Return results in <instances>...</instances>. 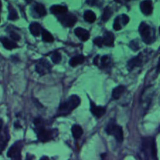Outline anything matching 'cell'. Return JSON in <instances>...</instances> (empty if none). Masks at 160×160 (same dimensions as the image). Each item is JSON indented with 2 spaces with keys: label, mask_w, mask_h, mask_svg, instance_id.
Masks as SVG:
<instances>
[{
  "label": "cell",
  "mask_w": 160,
  "mask_h": 160,
  "mask_svg": "<svg viewBox=\"0 0 160 160\" xmlns=\"http://www.w3.org/2000/svg\"><path fill=\"white\" fill-rule=\"evenodd\" d=\"M142 150L147 160H157V150L154 138H144L142 141Z\"/></svg>",
  "instance_id": "6da1fadb"
},
{
  "label": "cell",
  "mask_w": 160,
  "mask_h": 160,
  "mask_svg": "<svg viewBox=\"0 0 160 160\" xmlns=\"http://www.w3.org/2000/svg\"><path fill=\"white\" fill-rule=\"evenodd\" d=\"M139 33L142 40L145 44H152L156 41V32L153 28L145 22H142L139 26Z\"/></svg>",
  "instance_id": "7a4b0ae2"
},
{
  "label": "cell",
  "mask_w": 160,
  "mask_h": 160,
  "mask_svg": "<svg viewBox=\"0 0 160 160\" xmlns=\"http://www.w3.org/2000/svg\"><path fill=\"white\" fill-rule=\"evenodd\" d=\"M80 103H81V98L77 95H72L67 99V101L60 105L59 109V114L62 116L70 113L73 109L79 106Z\"/></svg>",
  "instance_id": "3957f363"
},
{
  "label": "cell",
  "mask_w": 160,
  "mask_h": 160,
  "mask_svg": "<svg viewBox=\"0 0 160 160\" xmlns=\"http://www.w3.org/2000/svg\"><path fill=\"white\" fill-rule=\"evenodd\" d=\"M106 131L107 132V134H112L117 139V142H119L120 143H121L123 141V132L122 128L116 125L112 121L107 125V127L106 128Z\"/></svg>",
  "instance_id": "277c9868"
},
{
  "label": "cell",
  "mask_w": 160,
  "mask_h": 160,
  "mask_svg": "<svg viewBox=\"0 0 160 160\" xmlns=\"http://www.w3.org/2000/svg\"><path fill=\"white\" fill-rule=\"evenodd\" d=\"M59 20L64 27L71 28L76 23L77 17L73 14H62L59 17Z\"/></svg>",
  "instance_id": "5b68a950"
},
{
  "label": "cell",
  "mask_w": 160,
  "mask_h": 160,
  "mask_svg": "<svg viewBox=\"0 0 160 160\" xmlns=\"http://www.w3.org/2000/svg\"><path fill=\"white\" fill-rule=\"evenodd\" d=\"M141 10L143 12V14L145 15L148 16L150 14H152L153 11V6H152V2L151 0H145V1L142 2L140 5Z\"/></svg>",
  "instance_id": "8992f818"
},
{
  "label": "cell",
  "mask_w": 160,
  "mask_h": 160,
  "mask_svg": "<svg viewBox=\"0 0 160 160\" xmlns=\"http://www.w3.org/2000/svg\"><path fill=\"white\" fill-rule=\"evenodd\" d=\"M91 112L93 114L95 117L100 118L102 117L106 112V109L104 107H101V106H97L93 102L91 101Z\"/></svg>",
  "instance_id": "52a82bcc"
},
{
  "label": "cell",
  "mask_w": 160,
  "mask_h": 160,
  "mask_svg": "<svg viewBox=\"0 0 160 160\" xmlns=\"http://www.w3.org/2000/svg\"><path fill=\"white\" fill-rule=\"evenodd\" d=\"M75 34L83 42L88 40L89 37H90V34L88 31L81 28H78L75 29Z\"/></svg>",
  "instance_id": "ba28073f"
},
{
  "label": "cell",
  "mask_w": 160,
  "mask_h": 160,
  "mask_svg": "<svg viewBox=\"0 0 160 160\" xmlns=\"http://www.w3.org/2000/svg\"><path fill=\"white\" fill-rule=\"evenodd\" d=\"M38 138L41 142H45L50 140L51 135H50V133L48 131H47L46 130L42 128L38 130Z\"/></svg>",
  "instance_id": "9c48e42d"
},
{
  "label": "cell",
  "mask_w": 160,
  "mask_h": 160,
  "mask_svg": "<svg viewBox=\"0 0 160 160\" xmlns=\"http://www.w3.org/2000/svg\"><path fill=\"white\" fill-rule=\"evenodd\" d=\"M142 59L141 58V56H137V57H134L133 59H130L128 62V67L130 70H132L133 69L135 68V67H139V66L142 65Z\"/></svg>",
  "instance_id": "30bf717a"
},
{
  "label": "cell",
  "mask_w": 160,
  "mask_h": 160,
  "mask_svg": "<svg viewBox=\"0 0 160 160\" xmlns=\"http://www.w3.org/2000/svg\"><path fill=\"white\" fill-rule=\"evenodd\" d=\"M52 13L56 14V15H62V14L67 13V8L64 6H60V5H56L52 6L50 9Z\"/></svg>",
  "instance_id": "8fae6325"
},
{
  "label": "cell",
  "mask_w": 160,
  "mask_h": 160,
  "mask_svg": "<svg viewBox=\"0 0 160 160\" xmlns=\"http://www.w3.org/2000/svg\"><path fill=\"white\" fill-rule=\"evenodd\" d=\"M20 152V147L19 146V144H15L9 148V152L7 153L8 157L9 158H16L19 156Z\"/></svg>",
  "instance_id": "7c38bea8"
},
{
  "label": "cell",
  "mask_w": 160,
  "mask_h": 160,
  "mask_svg": "<svg viewBox=\"0 0 160 160\" xmlns=\"http://www.w3.org/2000/svg\"><path fill=\"white\" fill-rule=\"evenodd\" d=\"M103 44L106 46H112L114 42V35L111 32H106L103 38Z\"/></svg>",
  "instance_id": "4fadbf2b"
},
{
  "label": "cell",
  "mask_w": 160,
  "mask_h": 160,
  "mask_svg": "<svg viewBox=\"0 0 160 160\" xmlns=\"http://www.w3.org/2000/svg\"><path fill=\"white\" fill-rule=\"evenodd\" d=\"M1 42L2 43V45L8 50L13 49V48H17V45L12 41L9 40L7 38H1Z\"/></svg>",
  "instance_id": "5bb4252c"
},
{
  "label": "cell",
  "mask_w": 160,
  "mask_h": 160,
  "mask_svg": "<svg viewBox=\"0 0 160 160\" xmlns=\"http://www.w3.org/2000/svg\"><path fill=\"white\" fill-rule=\"evenodd\" d=\"M30 31L34 36H38L42 33V28L38 23H32L30 25Z\"/></svg>",
  "instance_id": "9a60e30c"
},
{
  "label": "cell",
  "mask_w": 160,
  "mask_h": 160,
  "mask_svg": "<svg viewBox=\"0 0 160 160\" xmlns=\"http://www.w3.org/2000/svg\"><path fill=\"white\" fill-rule=\"evenodd\" d=\"M84 61V56L82 55H78V56H74L70 60V65L71 67H76L79 64L83 63Z\"/></svg>",
  "instance_id": "2e32d148"
},
{
  "label": "cell",
  "mask_w": 160,
  "mask_h": 160,
  "mask_svg": "<svg viewBox=\"0 0 160 160\" xmlns=\"http://www.w3.org/2000/svg\"><path fill=\"white\" fill-rule=\"evenodd\" d=\"M72 134L75 139H78L82 136L83 129L79 125H73L72 127Z\"/></svg>",
  "instance_id": "e0dca14e"
},
{
  "label": "cell",
  "mask_w": 160,
  "mask_h": 160,
  "mask_svg": "<svg viewBox=\"0 0 160 160\" xmlns=\"http://www.w3.org/2000/svg\"><path fill=\"white\" fill-rule=\"evenodd\" d=\"M84 18L88 23H94L96 20V16H95V12H92L91 10H87L84 12Z\"/></svg>",
  "instance_id": "ac0fdd59"
},
{
  "label": "cell",
  "mask_w": 160,
  "mask_h": 160,
  "mask_svg": "<svg viewBox=\"0 0 160 160\" xmlns=\"http://www.w3.org/2000/svg\"><path fill=\"white\" fill-rule=\"evenodd\" d=\"M125 90V87L124 86H119V87L116 88L113 91H112V98L114 99H118L120 98V97L121 96L122 94L123 93Z\"/></svg>",
  "instance_id": "d6986e66"
},
{
  "label": "cell",
  "mask_w": 160,
  "mask_h": 160,
  "mask_svg": "<svg viewBox=\"0 0 160 160\" xmlns=\"http://www.w3.org/2000/svg\"><path fill=\"white\" fill-rule=\"evenodd\" d=\"M42 40L45 42H52L53 41H54V38H53V36L48 31H47L46 30L42 29Z\"/></svg>",
  "instance_id": "ffe728a7"
},
{
  "label": "cell",
  "mask_w": 160,
  "mask_h": 160,
  "mask_svg": "<svg viewBox=\"0 0 160 160\" xmlns=\"http://www.w3.org/2000/svg\"><path fill=\"white\" fill-rule=\"evenodd\" d=\"M34 10L40 17H43V16L46 15V10H45V6L42 4H40V3H37L34 6Z\"/></svg>",
  "instance_id": "44dd1931"
},
{
  "label": "cell",
  "mask_w": 160,
  "mask_h": 160,
  "mask_svg": "<svg viewBox=\"0 0 160 160\" xmlns=\"http://www.w3.org/2000/svg\"><path fill=\"white\" fill-rule=\"evenodd\" d=\"M112 10H111L110 8L106 7V9H105L104 12H103L102 19L103 21H107V20L110 18V17L112 16Z\"/></svg>",
  "instance_id": "7402d4cb"
},
{
  "label": "cell",
  "mask_w": 160,
  "mask_h": 160,
  "mask_svg": "<svg viewBox=\"0 0 160 160\" xmlns=\"http://www.w3.org/2000/svg\"><path fill=\"white\" fill-rule=\"evenodd\" d=\"M61 54L59 52H55L52 55V60L54 63H59L61 61Z\"/></svg>",
  "instance_id": "603a6c76"
},
{
  "label": "cell",
  "mask_w": 160,
  "mask_h": 160,
  "mask_svg": "<svg viewBox=\"0 0 160 160\" xmlns=\"http://www.w3.org/2000/svg\"><path fill=\"white\" fill-rule=\"evenodd\" d=\"M18 18L17 12L13 8H9V20H15Z\"/></svg>",
  "instance_id": "cb8c5ba5"
},
{
  "label": "cell",
  "mask_w": 160,
  "mask_h": 160,
  "mask_svg": "<svg viewBox=\"0 0 160 160\" xmlns=\"http://www.w3.org/2000/svg\"><path fill=\"white\" fill-rule=\"evenodd\" d=\"M113 28L114 30H116V31H120V30L122 28L121 23H120V17L116 18L115 21H114V23H113Z\"/></svg>",
  "instance_id": "d4e9b609"
},
{
  "label": "cell",
  "mask_w": 160,
  "mask_h": 160,
  "mask_svg": "<svg viewBox=\"0 0 160 160\" xmlns=\"http://www.w3.org/2000/svg\"><path fill=\"white\" fill-rule=\"evenodd\" d=\"M109 62H110V58L108 56H104L103 57H102L101 62L103 67H106V66L109 65Z\"/></svg>",
  "instance_id": "484cf974"
},
{
  "label": "cell",
  "mask_w": 160,
  "mask_h": 160,
  "mask_svg": "<svg viewBox=\"0 0 160 160\" xmlns=\"http://www.w3.org/2000/svg\"><path fill=\"white\" fill-rule=\"evenodd\" d=\"M120 21L122 22V24H123L125 26V25H127L128 23V22H129L130 20V18L128 17V16L125 15V14H123L121 17H120Z\"/></svg>",
  "instance_id": "4316f807"
},
{
  "label": "cell",
  "mask_w": 160,
  "mask_h": 160,
  "mask_svg": "<svg viewBox=\"0 0 160 160\" xmlns=\"http://www.w3.org/2000/svg\"><path fill=\"white\" fill-rule=\"evenodd\" d=\"M130 47H131L134 51H137V50L139 49V45L136 41H132V42L130 43Z\"/></svg>",
  "instance_id": "83f0119b"
},
{
  "label": "cell",
  "mask_w": 160,
  "mask_h": 160,
  "mask_svg": "<svg viewBox=\"0 0 160 160\" xmlns=\"http://www.w3.org/2000/svg\"><path fill=\"white\" fill-rule=\"evenodd\" d=\"M94 43H95V45H96L97 46L101 47L102 45H103V39L101 37L96 38L94 39Z\"/></svg>",
  "instance_id": "f1b7e54d"
},
{
  "label": "cell",
  "mask_w": 160,
  "mask_h": 160,
  "mask_svg": "<svg viewBox=\"0 0 160 160\" xmlns=\"http://www.w3.org/2000/svg\"><path fill=\"white\" fill-rule=\"evenodd\" d=\"M6 146V141L2 140V139H0V154L3 152V150L5 149Z\"/></svg>",
  "instance_id": "f546056e"
},
{
  "label": "cell",
  "mask_w": 160,
  "mask_h": 160,
  "mask_svg": "<svg viewBox=\"0 0 160 160\" xmlns=\"http://www.w3.org/2000/svg\"><path fill=\"white\" fill-rule=\"evenodd\" d=\"M10 37H11V38H12L13 40H15V41H19L20 39V35H19V34H17V33H15V32H11Z\"/></svg>",
  "instance_id": "4dcf8cb0"
},
{
  "label": "cell",
  "mask_w": 160,
  "mask_h": 160,
  "mask_svg": "<svg viewBox=\"0 0 160 160\" xmlns=\"http://www.w3.org/2000/svg\"><path fill=\"white\" fill-rule=\"evenodd\" d=\"M97 0H87V3L90 6H95L96 4Z\"/></svg>",
  "instance_id": "1f68e13d"
},
{
  "label": "cell",
  "mask_w": 160,
  "mask_h": 160,
  "mask_svg": "<svg viewBox=\"0 0 160 160\" xmlns=\"http://www.w3.org/2000/svg\"><path fill=\"white\" fill-rule=\"evenodd\" d=\"M128 1H130V0H115V2H117L118 3H124Z\"/></svg>",
  "instance_id": "d6a6232c"
},
{
  "label": "cell",
  "mask_w": 160,
  "mask_h": 160,
  "mask_svg": "<svg viewBox=\"0 0 160 160\" xmlns=\"http://www.w3.org/2000/svg\"><path fill=\"white\" fill-rule=\"evenodd\" d=\"M157 72H158V73H159V72H160V58H159V62H158Z\"/></svg>",
  "instance_id": "836d02e7"
},
{
  "label": "cell",
  "mask_w": 160,
  "mask_h": 160,
  "mask_svg": "<svg viewBox=\"0 0 160 160\" xmlns=\"http://www.w3.org/2000/svg\"><path fill=\"white\" fill-rule=\"evenodd\" d=\"M98 58H99V56H97L95 58V64H96V65L98 64Z\"/></svg>",
  "instance_id": "e575fe53"
},
{
  "label": "cell",
  "mask_w": 160,
  "mask_h": 160,
  "mask_svg": "<svg viewBox=\"0 0 160 160\" xmlns=\"http://www.w3.org/2000/svg\"><path fill=\"white\" fill-rule=\"evenodd\" d=\"M2 123H3L2 120H0V131H1V130H2Z\"/></svg>",
  "instance_id": "d590c367"
},
{
  "label": "cell",
  "mask_w": 160,
  "mask_h": 160,
  "mask_svg": "<svg viewBox=\"0 0 160 160\" xmlns=\"http://www.w3.org/2000/svg\"><path fill=\"white\" fill-rule=\"evenodd\" d=\"M40 160H49V159H48L47 157H43V158H42Z\"/></svg>",
  "instance_id": "8d00e7d4"
},
{
  "label": "cell",
  "mask_w": 160,
  "mask_h": 160,
  "mask_svg": "<svg viewBox=\"0 0 160 160\" xmlns=\"http://www.w3.org/2000/svg\"><path fill=\"white\" fill-rule=\"evenodd\" d=\"M25 1H26L28 3H29V2H31L32 1V0H25Z\"/></svg>",
  "instance_id": "74e56055"
},
{
  "label": "cell",
  "mask_w": 160,
  "mask_h": 160,
  "mask_svg": "<svg viewBox=\"0 0 160 160\" xmlns=\"http://www.w3.org/2000/svg\"><path fill=\"white\" fill-rule=\"evenodd\" d=\"M1 7H2V4H1V2H0V10H1Z\"/></svg>",
  "instance_id": "f35d334b"
},
{
  "label": "cell",
  "mask_w": 160,
  "mask_h": 160,
  "mask_svg": "<svg viewBox=\"0 0 160 160\" xmlns=\"http://www.w3.org/2000/svg\"><path fill=\"white\" fill-rule=\"evenodd\" d=\"M159 34H160V28H159Z\"/></svg>",
  "instance_id": "ab89813d"
}]
</instances>
